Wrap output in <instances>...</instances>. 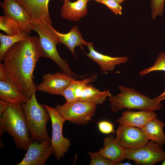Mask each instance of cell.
I'll use <instances>...</instances> for the list:
<instances>
[{
	"mask_svg": "<svg viewBox=\"0 0 165 165\" xmlns=\"http://www.w3.org/2000/svg\"><path fill=\"white\" fill-rule=\"evenodd\" d=\"M161 165H165V157L164 159L162 161V163H161Z\"/></svg>",
	"mask_w": 165,
	"mask_h": 165,
	"instance_id": "cell-32",
	"label": "cell"
},
{
	"mask_svg": "<svg viewBox=\"0 0 165 165\" xmlns=\"http://www.w3.org/2000/svg\"><path fill=\"white\" fill-rule=\"evenodd\" d=\"M7 132L13 138L16 147L27 151L31 142L22 105L0 100V134Z\"/></svg>",
	"mask_w": 165,
	"mask_h": 165,
	"instance_id": "cell-2",
	"label": "cell"
},
{
	"mask_svg": "<svg viewBox=\"0 0 165 165\" xmlns=\"http://www.w3.org/2000/svg\"><path fill=\"white\" fill-rule=\"evenodd\" d=\"M55 108L66 120L79 125L88 123L96 112V105L79 100L66 102Z\"/></svg>",
	"mask_w": 165,
	"mask_h": 165,
	"instance_id": "cell-6",
	"label": "cell"
},
{
	"mask_svg": "<svg viewBox=\"0 0 165 165\" xmlns=\"http://www.w3.org/2000/svg\"><path fill=\"white\" fill-rule=\"evenodd\" d=\"M61 9V15L63 19L72 21H77L87 14V0H77L71 2L64 0Z\"/></svg>",
	"mask_w": 165,
	"mask_h": 165,
	"instance_id": "cell-19",
	"label": "cell"
},
{
	"mask_svg": "<svg viewBox=\"0 0 165 165\" xmlns=\"http://www.w3.org/2000/svg\"><path fill=\"white\" fill-rule=\"evenodd\" d=\"M53 26L43 24L33 23L31 30L38 33L43 57L48 58L54 61L59 66L63 72L70 75L82 78L85 75H79L73 72L69 68L67 62L60 56L56 49V45L60 44L52 30Z\"/></svg>",
	"mask_w": 165,
	"mask_h": 165,
	"instance_id": "cell-5",
	"label": "cell"
},
{
	"mask_svg": "<svg viewBox=\"0 0 165 165\" xmlns=\"http://www.w3.org/2000/svg\"><path fill=\"white\" fill-rule=\"evenodd\" d=\"M0 5L4 15L19 24L29 34L33 23L30 14L24 6L17 0H4Z\"/></svg>",
	"mask_w": 165,
	"mask_h": 165,
	"instance_id": "cell-11",
	"label": "cell"
},
{
	"mask_svg": "<svg viewBox=\"0 0 165 165\" xmlns=\"http://www.w3.org/2000/svg\"><path fill=\"white\" fill-rule=\"evenodd\" d=\"M126 159L134 161L136 164L152 165L162 161L165 152L162 145L153 141L135 148H125Z\"/></svg>",
	"mask_w": 165,
	"mask_h": 165,
	"instance_id": "cell-8",
	"label": "cell"
},
{
	"mask_svg": "<svg viewBox=\"0 0 165 165\" xmlns=\"http://www.w3.org/2000/svg\"><path fill=\"white\" fill-rule=\"evenodd\" d=\"M91 158L90 165H113V163L109 160L101 156L98 152H87Z\"/></svg>",
	"mask_w": 165,
	"mask_h": 165,
	"instance_id": "cell-26",
	"label": "cell"
},
{
	"mask_svg": "<svg viewBox=\"0 0 165 165\" xmlns=\"http://www.w3.org/2000/svg\"><path fill=\"white\" fill-rule=\"evenodd\" d=\"M52 29L60 43L65 45L76 57L74 49L76 46H86L88 42L84 40L77 26L73 27L70 31L67 34L60 33L53 28Z\"/></svg>",
	"mask_w": 165,
	"mask_h": 165,
	"instance_id": "cell-20",
	"label": "cell"
},
{
	"mask_svg": "<svg viewBox=\"0 0 165 165\" xmlns=\"http://www.w3.org/2000/svg\"><path fill=\"white\" fill-rule=\"evenodd\" d=\"M98 2L104 4L115 15H121L122 7L119 2L111 0H95Z\"/></svg>",
	"mask_w": 165,
	"mask_h": 165,
	"instance_id": "cell-27",
	"label": "cell"
},
{
	"mask_svg": "<svg viewBox=\"0 0 165 165\" xmlns=\"http://www.w3.org/2000/svg\"><path fill=\"white\" fill-rule=\"evenodd\" d=\"M122 116L116 120L123 125L143 128L148 121L157 118V114L154 111L147 112L141 110L138 112L123 111Z\"/></svg>",
	"mask_w": 165,
	"mask_h": 165,
	"instance_id": "cell-17",
	"label": "cell"
},
{
	"mask_svg": "<svg viewBox=\"0 0 165 165\" xmlns=\"http://www.w3.org/2000/svg\"><path fill=\"white\" fill-rule=\"evenodd\" d=\"M86 46L89 52L85 55L97 63L103 72L112 71L116 65L126 63L129 59L126 56L113 57L101 54L94 49L91 42H88Z\"/></svg>",
	"mask_w": 165,
	"mask_h": 165,
	"instance_id": "cell-16",
	"label": "cell"
},
{
	"mask_svg": "<svg viewBox=\"0 0 165 165\" xmlns=\"http://www.w3.org/2000/svg\"><path fill=\"white\" fill-rule=\"evenodd\" d=\"M42 105L47 109L50 116L52 130L51 146L55 157L59 160L64 157L71 145L69 140L64 137L63 134V126L66 120L55 108Z\"/></svg>",
	"mask_w": 165,
	"mask_h": 165,
	"instance_id": "cell-7",
	"label": "cell"
},
{
	"mask_svg": "<svg viewBox=\"0 0 165 165\" xmlns=\"http://www.w3.org/2000/svg\"><path fill=\"white\" fill-rule=\"evenodd\" d=\"M17 0L29 13L33 23L43 24L53 26L48 11L49 0Z\"/></svg>",
	"mask_w": 165,
	"mask_h": 165,
	"instance_id": "cell-14",
	"label": "cell"
},
{
	"mask_svg": "<svg viewBox=\"0 0 165 165\" xmlns=\"http://www.w3.org/2000/svg\"><path fill=\"white\" fill-rule=\"evenodd\" d=\"M94 81V78L91 76L83 80H76L74 94L77 100L97 105L102 104L107 97L112 96L109 90L101 92L92 84H89Z\"/></svg>",
	"mask_w": 165,
	"mask_h": 165,
	"instance_id": "cell-9",
	"label": "cell"
},
{
	"mask_svg": "<svg viewBox=\"0 0 165 165\" xmlns=\"http://www.w3.org/2000/svg\"><path fill=\"white\" fill-rule=\"evenodd\" d=\"M98 127L100 131L104 134H108L114 131L113 125L107 121H102L99 122Z\"/></svg>",
	"mask_w": 165,
	"mask_h": 165,
	"instance_id": "cell-28",
	"label": "cell"
},
{
	"mask_svg": "<svg viewBox=\"0 0 165 165\" xmlns=\"http://www.w3.org/2000/svg\"><path fill=\"white\" fill-rule=\"evenodd\" d=\"M22 107L31 142L40 143L50 139L46 124L50 116L47 109L37 102L35 93Z\"/></svg>",
	"mask_w": 165,
	"mask_h": 165,
	"instance_id": "cell-3",
	"label": "cell"
},
{
	"mask_svg": "<svg viewBox=\"0 0 165 165\" xmlns=\"http://www.w3.org/2000/svg\"><path fill=\"white\" fill-rule=\"evenodd\" d=\"M116 133V141L124 148H137L149 142L139 128L119 124Z\"/></svg>",
	"mask_w": 165,
	"mask_h": 165,
	"instance_id": "cell-13",
	"label": "cell"
},
{
	"mask_svg": "<svg viewBox=\"0 0 165 165\" xmlns=\"http://www.w3.org/2000/svg\"><path fill=\"white\" fill-rule=\"evenodd\" d=\"M164 77H165V74H164ZM154 99L159 102H160L162 100H165V90L162 94L159 96L155 97Z\"/></svg>",
	"mask_w": 165,
	"mask_h": 165,
	"instance_id": "cell-29",
	"label": "cell"
},
{
	"mask_svg": "<svg viewBox=\"0 0 165 165\" xmlns=\"http://www.w3.org/2000/svg\"><path fill=\"white\" fill-rule=\"evenodd\" d=\"M29 34L23 32L14 35H6L0 33V61L7 50L15 43L25 39Z\"/></svg>",
	"mask_w": 165,
	"mask_h": 165,
	"instance_id": "cell-22",
	"label": "cell"
},
{
	"mask_svg": "<svg viewBox=\"0 0 165 165\" xmlns=\"http://www.w3.org/2000/svg\"><path fill=\"white\" fill-rule=\"evenodd\" d=\"M61 1H64V0H61Z\"/></svg>",
	"mask_w": 165,
	"mask_h": 165,
	"instance_id": "cell-33",
	"label": "cell"
},
{
	"mask_svg": "<svg viewBox=\"0 0 165 165\" xmlns=\"http://www.w3.org/2000/svg\"><path fill=\"white\" fill-rule=\"evenodd\" d=\"M42 57L39 37L29 36L11 47L4 56L3 63H0L6 76L28 99L37 90L33 80V72Z\"/></svg>",
	"mask_w": 165,
	"mask_h": 165,
	"instance_id": "cell-1",
	"label": "cell"
},
{
	"mask_svg": "<svg viewBox=\"0 0 165 165\" xmlns=\"http://www.w3.org/2000/svg\"><path fill=\"white\" fill-rule=\"evenodd\" d=\"M162 71L165 72V53L161 52L158 56L155 64L152 66L141 71V76L145 75L154 71Z\"/></svg>",
	"mask_w": 165,
	"mask_h": 165,
	"instance_id": "cell-24",
	"label": "cell"
},
{
	"mask_svg": "<svg viewBox=\"0 0 165 165\" xmlns=\"http://www.w3.org/2000/svg\"><path fill=\"white\" fill-rule=\"evenodd\" d=\"M87 0L88 1H91V0ZM111 0L115 1H116V2H119L120 4V3H122V2H123L124 1L126 0Z\"/></svg>",
	"mask_w": 165,
	"mask_h": 165,
	"instance_id": "cell-31",
	"label": "cell"
},
{
	"mask_svg": "<svg viewBox=\"0 0 165 165\" xmlns=\"http://www.w3.org/2000/svg\"><path fill=\"white\" fill-rule=\"evenodd\" d=\"M22 160L16 165H44L54 153L51 139L41 143L31 142Z\"/></svg>",
	"mask_w": 165,
	"mask_h": 165,
	"instance_id": "cell-10",
	"label": "cell"
},
{
	"mask_svg": "<svg viewBox=\"0 0 165 165\" xmlns=\"http://www.w3.org/2000/svg\"><path fill=\"white\" fill-rule=\"evenodd\" d=\"M120 93L109 97L111 108L113 112L123 108L137 109L147 112L160 109L162 104L156 100L138 92L134 89L121 86Z\"/></svg>",
	"mask_w": 165,
	"mask_h": 165,
	"instance_id": "cell-4",
	"label": "cell"
},
{
	"mask_svg": "<svg viewBox=\"0 0 165 165\" xmlns=\"http://www.w3.org/2000/svg\"><path fill=\"white\" fill-rule=\"evenodd\" d=\"M0 98L5 102L17 105H22L28 99L7 78L0 64Z\"/></svg>",
	"mask_w": 165,
	"mask_h": 165,
	"instance_id": "cell-15",
	"label": "cell"
},
{
	"mask_svg": "<svg viewBox=\"0 0 165 165\" xmlns=\"http://www.w3.org/2000/svg\"><path fill=\"white\" fill-rule=\"evenodd\" d=\"M165 0H151V17L154 20L157 16H161L164 9Z\"/></svg>",
	"mask_w": 165,
	"mask_h": 165,
	"instance_id": "cell-25",
	"label": "cell"
},
{
	"mask_svg": "<svg viewBox=\"0 0 165 165\" xmlns=\"http://www.w3.org/2000/svg\"><path fill=\"white\" fill-rule=\"evenodd\" d=\"M41 83L36 85L37 90L51 95H61L71 82L76 80V77L64 72L45 73Z\"/></svg>",
	"mask_w": 165,
	"mask_h": 165,
	"instance_id": "cell-12",
	"label": "cell"
},
{
	"mask_svg": "<svg viewBox=\"0 0 165 165\" xmlns=\"http://www.w3.org/2000/svg\"><path fill=\"white\" fill-rule=\"evenodd\" d=\"M104 147L98 152L103 157L111 161L114 165L126 159L125 148L119 145L114 136L111 135L104 139Z\"/></svg>",
	"mask_w": 165,
	"mask_h": 165,
	"instance_id": "cell-18",
	"label": "cell"
},
{
	"mask_svg": "<svg viewBox=\"0 0 165 165\" xmlns=\"http://www.w3.org/2000/svg\"><path fill=\"white\" fill-rule=\"evenodd\" d=\"M116 165H131V164H130V163L126 162L125 163H123L122 162H120L118 163Z\"/></svg>",
	"mask_w": 165,
	"mask_h": 165,
	"instance_id": "cell-30",
	"label": "cell"
},
{
	"mask_svg": "<svg viewBox=\"0 0 165 165\" xmlns=\"http://www.w3.org/2000/svg\"><path fill=\"white\" fill-rule=\"evenodd\" d=\"M165 124L157 118L148 121L141 130L148 140L161 145L165 144L163 128Z\"/></svg>",
	"mask_w": 165,
	"mask_h": 165,
	"instance_id": "cell-21",
	"label": "cell"
},
{
	"mask_svg": "<svg viewBox=\"0 0 165 165\" xmlns=\"http://www.w3.org/2000/svg\"><path fill=\"white\" fill-rule=\"evenodd\" d=\"M0 29L10 36L15 35L23 32H26L19 24L5 15L0 16Z\"/></svg>",
	"mask_w": 165,
	"mask_h": 165,
	"instance_id": "cell-23",
	"label": "cell"
}]
</instances>
